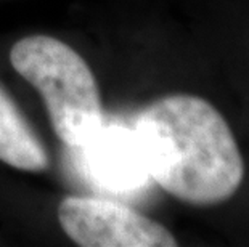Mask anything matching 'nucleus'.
I'll use <instances>...</instances> for the list:
<instances>
[{
    "label": "nucleus",
    "mask_w": 249,
    "mask_h": 247,
    "mask_svg": "<svg viewBox=\"0 0 249 247\" xmlns=\"http://www.w3.org/2000/svg\"><path fill=\"white\" fill-rule=\"evenodd\" d=\"M134 130L148 175L174 198L211 206L240 188V148L224 115L206 99L164 97L139 114Z\"/></svg>",
    "instance_id": "obj_1"
},
{
    "label": "nucleus",
    "mask_w": 249,
    "mask_h": 247,
    "mask_svg": "<svg viewBox=\"0 0 249 247\" xmlns=\"http://www.w3.org/2000/svg\"><path fill=\"white\" fill-rule=\"evenodd\" d=\"M13 69L44 99L56 136L70 148H82L103 127L98 83L86 60L50 35H28L10 51Z\"/></svg>",
    "instance_id": "obj_2"
},
{
    "label": "nucleus",
    "mask_w": 249,
    "mask_h": 247,
    "mask_svg": "<svg viewBox=\"0 0 249 247\" xmlns=\"http://www.w3.org/2000/svg\"><path fill=\"white\" fill-rule=\"evenodd\" d=\"M58 222L82 247H174L166 227L127 204L109 199L68 196L58 206Z\"/></svg>",
    "instance_id": "obj_3"
},
{
    "label": "nucleus",
    "mask_w": 249,
    "mask_h": 247,
    "mask_svg": "<svg viewBox=\"0 0 249 247\" xmlns=\"http://www.w3.org/2000/svg\"><path fill=\"white\" fill-rule=\"evenodd\" d=\"M79 149H86L89 173L98 185L116 193L139 191L150 180L135 130L109 129Z\"/></svg>",
    "instance_id": "obj_4"
},
{
    "label": "nucleus",
    "mask_w": 249,
    "mask_h": 247,
    "mask_svg": "<svg viewBox=\"0 0 249 247\" xmlns=\"http://www.w3.org/2000/svg\"><path fill=\"white\" fill-rule=\"evenodd\" d=\"M0 161L26 172H42L50 157L12 97L0 85Z\"/></svg>",
    "instance_id": "obj_5"
}]
</instances>
